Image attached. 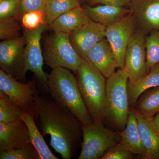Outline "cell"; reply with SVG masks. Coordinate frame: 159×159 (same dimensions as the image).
<instances>
[{"mask_svg":"<svg viewBox=\"0 0 159 159\" xmlns=\"http://www.w3.org/2000/svg\"><path fill=\"white\" fill-rule=\"evenodd\" d=\"M35 117L44 137L50 135V145L64 159L74 156L82 137V125L64 107L46 94H34Z\"/></svg>","mask_w":159,"mask_h":159,"instance_id":"cell-1","label":"cell"},{"mask_svg":"<svg viewBox=\"0 0 159 159\" xmlns=\"http://www.w3.org/2000/svg\"><path fill=\"white\" fill-rule=\"evenodd\" d=\"M70 71L62 67L52 69L48 77V93L70 111L82 125L92 123L93 121L81 96L77 78Z\"/></svg>","mask_w":159,"mask_h":159,"instance_id":"cell-2","label":"cell"},{"mask_svg":"<svg viewBox=\"0 0 159 159\" xmlns=\"http://www.w3.org/2000/svg\"><path fill=\"white\" fill-rule=\"evenodd\" d=\"M76 73L80 93L93 121L104 124L107 78L84 58Z\"/></svg>","mask_w":159,"mask_h":159,"instance_id":"cell-3","label":"cell"},{"mask_svg":"<svg viewBox=\"0 0 159 159\" xmlns=\"http://www.w3.org/2000/svg\"><path fill=\"white\" fill-rule=\"evenodd\" d=\"M129 75L125 69H119L107 79L104 122L111 129L122 131L127 123L130 106L127 82Z\"/></svg>","mask_w":159,"mask_h":159,"instance_id":"cell-4","label":"cell"},{"mask_svg":"<svg viewBox=\"0 0 159 159\" xmlns=\"http://www.w3.org/2000/svg\"><path fill=\"white\" fill-rule=\"evenodd\" d=\"M44 61L51 69L62 67L77 73L83 58L73 47L69 34L54 32L43 43Z\"/></svg>","mask_w":159,"mask_h":159,"instance_id":"cell-5","label":"cell"},{"mask_svg":"<svg viewBox=\"0 0 159 159\" xmlns=\"http://www.w3.org/2000/svg\"><path fill=\"white\" fill-rule=\"evenodd\" d=\"M82 133L81 151L78 159H100L122 139L120 132L94 122L82 125Z\"/></svg>","mask_w":159,"mask_h":159,"instance_id":"cell-6","label":"cell"},{"mask_svg":"<svg viewBox=\"0 0 159 159\" xmlns=\"http://www.w3.org/2000/svg\"><path fill=\"white\" fill-rule=\"evenodd\" d=\"M48 25L44 24L33 30L23 29V34L26 39L25 50V72L31 71L39 83L42 94L48 93V74L43 70L44 57L41 48L42 35L47 29Z\"/></svg>","mask_w":159,"mask_h":159,"instance_id":"cell-7","label":"cell"},{"mask_svg":"<svg viewBox=\"0 0 159 159\" xmlns=\"http://www.w3.org/2000/svg\"><path fill=\"white\" fill-rule=\"evenodd\" d=\"M26 39L23 35L0 43V67L20 82L25 83Z\"/></svg>","mask_w":159,"mask_h":159,"instance_id":"cell-8","label":"cell"},{"mask_svg":"<svg viewBox=\"0 0 159 159\" xmlns=\"http://www.w3.org/2000/svg\"><path fill=\"white\" fill-rule=\"evenodd\" d=\"M136 28L134 19L131 12L106 28L105 38L113 51L118 68L125 67V51Z\"/></svg>","mask_w":159,"mask_h":159,"instance_id":"cell-9","label":"cell"},{"mask_svg":"<svg viewBox=\"0 0 159 159\" xmlns=\"http://www.w3.org/2000/svg\"><path fill=\"white\" fill-rule=\"evenodd\" d=\"M37 90L35 81L20 82L0 70V91L8 96L24 111L35 116L34 94Z\"/></svg>","mask_w":159,"mask_h":159,"instance_id":"cell-10","label":"cell"},{"mask_svg":"<svg viewBox=\"0 0 159 159\" xmlns=\"http://www.w3.org/2000/svg\"><path fill=\"white\" fill-rule=\"evenodd\" d=\"M145 34L136 28L127 46L125 67L129 75L128 82L133 83L147 75L146 71Z\"/></svg>","mask_w":159,"mask_h":159,"instance_id":"cell-11","label":"cell"},{"mask_svg":"<svg viewBox=\"0 0 159 159\" xmlns=\"http://www.w3.org/2000/svg\"><path fill=\"white\" fill-rule=\"evenodd\" d=\"M128 6L137 28L145 35L159 31V0H131Z\"/></svg>","mask_w":159,"mask_h":159,"instance_id":"cell-12","label":"cell"},{"mask_svg":"<svg viewBox=\"0 0 159 159\" xmlns=\"http://www.w3.org/2000/svg\"><path fill=\"white\" fill-rule=\"evenodd\" d=\"M106 27L91 20L69 34L73 47L82 58L91 49L105 38Z\"/></svg>","mask_w":159,"mask_h":159,"instance_id":"cell-13","label":"cell"},{"mask_svg":"<svg viewBox=\"0 0 159 159\" xmlns=\"http://www.w3.org/2000/svg\"><path fill=\"white\" fill-rule=\"evenodd\" d=\"M31 143L28 127L21 119L0 122V152L21 148Z\"/></svg>","mask_w":159,"mask_h":159,"instance_id":"cell-14","label":"cell"},{"mask_svg":"<svg viewBox=\"0 0 159 159\" xmlns=\"http://www.w3.org/2000/svg\"><path fill=\"white\" fill-rule=\"evenodd\" d=\"M107 78L116 72V62L113 51L106 39L91 49L85 58Z\"/></svg>","mask_w":159,"mask_h":159,"instance_id":"cell-15","label":"cell"},{"mask_svg":"<svg viewBox=\"0 0 159 159\" xmlns=\"http://www.w3.org/2000/svg\"><path fill=\"white\" fill-rule=\"evenodd\" d=\"M132 108L138 121L141 141L147 152L146 159H159V133L154 128L152 118L144 116L134 107Z\"/></svg>","mask_w":159,"mask_h":159,"instance_id":"cell-16","label":"cell"},{"mask_svg":"<svg viewBox=\"0 0 159 159\" xmlns=\"http://www.w3.org/2000/svg\"><path fill=\"white\" fill-rule=\"evenodd\" d=\"M91 20L84 9L79 6L61 15L49 28L54 32L69 34Z\"/></svg>","mask_w":159,"mask_h":159,"instance_id":"cell-17","label":"cell"},{"mask_svg":"<svg viewBox=\"0 0 159 159\" xmlns=\"http://www.w3.org/2000/svg\"><path fill=\"white\" fill-rule=\"evenodd\" d=\"M83 8L92 20L107 27L130 13L129 9L101 5L92 7L84 5Z\"/></svg>","mask_w":159,"mask_h":159,"instance_id":"cell-18","label":"cell"},{"mask_svg":"<svg viewBox=\"0 0 159 159\" xmlns=\"http://www.w3.org/2000/svg\"><path fill=\"white\" fill-rule=\"evenodd\" d=\"M120 133L122 137L121 142L132 153L146 159L147 152L141 141L138 121L132 107H130L126 126Z\"/></svg>","mask_w":159,"mask_h":159,"instance_id":"cell-19","label":"cell"},{"mask_svg":"<svg viewBox=\"0 0 159 159\" xmlns=\"http://www.w3.org/2000/svg\"><path fill=\"white\" fill-rule=\"evenodd\" d=\"M35 116L34 114L24 111L21 117L28 127L31 143L37 150L41 159H58L50 150L42 134L38 129L34 122Z\"/></svg>","mask_w":159,"mask_h":159,"instance_id":"cell-20","label":"cell"},{"mask_svg":"<svg viewBox=\"0 0 159 159\" xmlns=\"http://www.w3.org/2000/svg\"><path fill=\"white\" fill-rule=\"evenodd\" d=\"M159 86V63L153 66L150 72L136 82H127L129 102L134 107L141 94L148 89Z\"/></svg>","mask_w":159,"mask_h":159,"instance_id":"cell-21","label":"cell"},{"mask_svg":"<svg viewBox=\"0 0 159 159\" xmlns=\"http://www.w3.org/2000/svg\"><path fill=\"white\" fill-rule=\"evenodd\" d=\"M134 108L141 115L153 118L159 113V86L146 90L137 100Z\"/></svg>","mask_w":159,"mask_h":159,"instance_id":"cell-22","label":"cell"},{"mask_svg":"<svg viewBox=\"0 0 159 159\" xmlns=\"http://www.w3.org/2000/svg\"><path fill=\"white\" fill-rule=\"evenodd\" d=\"M80 6L79 0H47L44 9L48 25L67 11Z\"/></svg>","mask_w":159,"mask_h":159,"instance_id":"cell-23","label":"cell"},{"mask_svg":"<svg viewBox=\"0 0 159 159\" xmlns=\"http://www.w3.org/2000/svg\"><path fill=\"white\" fill-rule=\"evenodd\" d=\"M24 110L0 91V122H12L21 119Z\"/></svg>","mask_w":159,"mask_h":159,"instance_id":"cell-24","label":"cell"},{"mask_svg":"<svg viewBox=\"0 0 159 159\" xmlns=\"http://www.w3.org/2000/svg\"><path fill=\"white\" fill-rule=\"evenodd\" d=\"M146 71L147 74L151 69L159 63V31L153 30L145 38Z\"/></svg>","mask_w":159,"mask_h":159,"instance_id":"cell-25","label":"cell"},{"mask_svg":"<svg viewBox=\"0 0 159 159\" xmlns=\"http://www.w3.org/2000/svg\"><path fill=\"white\" fill-rule=\"evenodd\" d=\"M15 16L0 20V39L2 40L13 39L22 36V25Z\"/></svg>","mask_w":159,"mask_h":159,"instance_id":"cell-26","label":"cell"},{"mask_svg":"<svg viewBox=\"0 0 159 159\" xmlns=\"http://www.w3.org/2000/svg\"><path fill=\"white\" fill-rule=\"evenodd\" d=\"M1 159H41L37 150L31 143L21 148L0 152Z\"/></svg>","mask_w":159,"mask_h":159,"instance_id":"cell-27","label":"cell"},{"mask_svg":"<svg viewBox=\"0 0 159 159\" xmlns=\"http://www.w3.org/2000/svg\"><path fill=\"white\" fill-rule=\"evenodd\" d=\"M20 20L23 29L27 30H33L46 24L44 13L41 11L27 12L23 15Z\"/></svg>","mask_w":159,"mask_h":159,"instance_id":"cell-28","label":"cell"},{"mask_svg":"<svg viewBox=\"0 0 159 159\" xmlns=\"http://www.w3.org/2000/svg\"><path fill=\"white\" fill-rule=\"evenodd\" d=\"M47 0H19L18 10L15 17L20 20L23 15L29 11H41L44 13Z\"/></svg>","mask_w":159,"mask_h":159,"instance_id":"cell-29","label":"cell"},{"mask_svg":"<svg viewBox=\"0 0 159 159\" xmlns=\"http://www.w3.org/2000/svg\"><path fill=\"white\" fill-rule=\"evenodd\" d=\"M134 155L121 141L107 151L100 159H131Z\"/></svg>","mask_w":159,"mask_h":159,"instance_id":"cell-30","label":"cell"},{"mask_svg":"<svg viewBox=\"0 0 159 159\" xmlns=\"http://www.w3.org/2000/svg\"><path fill=\"white\" fill-rule=\"evenodd\" d=\"M19 8V0H0V20L15 16Z\"/></svg>","mask_w":159,"mask_h":159,"instance_id":"cell-31","label":"cell"},{"mask_svg":"<svg viewBox=\"0 0 159 159\" xmlns=\"http://www.w3.org/2000/svg\"><path fill=\"white\" fill-rule=\"evenodd\" d=\"M131 0H90L93 4H101L116 7H124L129 5Z\"/></svg>","mask_w":159,"mask_h":159,"instance_id":"cell-32","label":"cell"},{"mask_svg":"<svg viewBox=\"0 0 159 159\" xmlns=\"http://www.w3.org/2000/svg\"><path fill=\"white\" fill-rule=\"evenodd\" d=\"M152 123L154 128L159 133V113L152 118Z\"/></svg>","mask_w":159,"mask_h":159,"instance_id":"cell-33","label":"cell"},{"mask_svg":"<svg viewBox=\"0 0 159 159\" xmlns=\"http://www.w3.org/2000/svg\"><path fill=\"white\" fill-rule=\"evenodd\" d=\"M79 1H80V0H79ZM84 1H89L90 0H84Z\"/></svg>","mask_w":159,"mask_h":159,"instance_id":"cell-34","label":"cell"}]
</instances>
